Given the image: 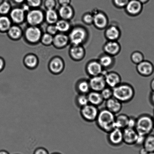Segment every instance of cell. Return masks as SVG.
<instances>
[{"instance_id": "cell-3", "label": "cell", "mask_w": 154, "mask_h": 154, "mask_svg": "<svg viewBox=\"0 0 154 154\" xmlns=\"http://www.w3.org/2000/svg\"><path fill=\"white\" fill-rule=\"evenodd\" d=\"M135 129L139 134L147 136L154 129L153 118L150 115L143 114L137 118Z\"/></svg>"}, {"instance_id": "cell-53", "label": "cell", "mask_w": 154, "mask_h": 154, "mask_svg": "<svg viewBox=\"0 0 154 154\" xmlns=\"http://www.w3.org/2000/svg\"><path fill=\"white\" fill-rule=\"evenodd\" d=\"M0 154H10L7 151L2 149L0 150Z\"/></svg>"}, {"instance_id": "cell-57", "label": "cell", "mask_w": 154, "mask_h": 154, "mask_svg": "<svg viewBox=\"0 0 154 154\" xmlns=\"http://www.w3.org/2000/svg\"><path fill=\"white\" fill-rule=\"evenodd\" d=\"M3 1H4V0H0V4H1Z\"/></svg>"}, {"instance_id": "cell-56", "label": "cell", "mask_w": 154, "mask_h": 154, "mask_svg": "<svg viewBox=\"0 0 154 154\" xmlns=\"http://www.w3.org/2000/svg\"><path fill=\"white\" fill-rule=\"evenodd\" d=\"M51 154H60L59 153H58V152H53V153H52Z\"/></svg>"}, {"instance_id": "cell-4", "label": "cell", "mask_w": 154, "mask_h": 154, "mask_svg": "<svg viewBox=\"0 0 154 154\" xmlns=\"http://www.w3.org/2000/svg\"><path fill=\"white\" fill-rule=\"evenodd\" d=\"M68 37L72 45H82L87 39L88 32L83 27H75L70 31Z\"/></svg>"}, {"instance_id": "cell-42", "label": "cell", "mask_w": 154, "mask_h": 154, "mask_svg": "<svg viewBox=\"0 0 154 154\" xmlns=\"http://www.w3.org/2000/svg\"><path fill=\"white\" fill-rule=\"evenodd\" d=\"M130 0H113L115 5L119 8H124L126 6Z\"/></svg>"}, {"instance_id": "cell-13", "label": "cell", "mask_w": 154, "mask_h": 154, "mask_svg": "<svg viewBox=\"0 0 154 154\" xmlns=\"http://www.w3.org/2000/svg\"><path fill=\"white\" fill-rule=\"evenodd\" d=\"M104 68L98 60H92L87 64L86 71L88 75L91 77L100 75L102 74Z\"/></svg>"}, {"instance_id": "cell-8", "label": "cell", "mask_w": 154, "mask_h": 154, "mask_svg": "<svg viewBox=\"0 0 154 154\" xmlns=\"http://www.w3.org/2000/svg\"><path fill=\"white\" fill-rule=\"evenodd\" d=\"M107 134V140L112 146H119L123 143L122 130L115 128Z\"/></svg>"}, {"instance_id": "cell-12", "label": "cell", "mask_w": 154, "mask_h": 154, "mask_svg": "<svg viewBox=\"0 0 154 154\" xmlns=\"http://www.w3.org/2000/svg\"><path fill=\"white\" fill-rule=\"evenodd\" d=\"M125 8V11L129 15L136 16L141 13L143 4L138 0H130Z\"/></svg>"}, {"instance_id": "cell-5", "label": "cell", "mask_w": 154, "mask_h": 154, "mask_svg": "<svg viewBox=\"0 0 154 154\" xmlns=\"http://www.w3.org/2000/svg\"><path fill=\"white\" fill-rule=\"evenodd\" d=\"M99 110L98 107L89 104L81 108L80 114L86 122H93L96 120Z\"/></svg>"}, {"instance_id": "cell-35", "label": "cell", "mask_w": 154, "mask_h": 154, "mask_svg": "<svg viewBox=\"0 0 154 154\" xmlns=\"http://www.w3.org/2000/svg\"><path fill=\"white\" fill-rule=\"evenodd\" d=\"M131 59L133 63L137 65L144 60V57L141 52L135 51L131 54Z\"/></svg>"}, {"instance_id": "cell-28", "label": "cell", "mask_w": 154, "mask_h": 154, "mask_svg": "<svg viewBox=\"0 0 154 154\" xmlns=\"http://www.w3.org/2000/svg\"><path fill=\"white\" fill-rule=\"evenodd\" d=\"M59 16L54 9L48 10L46 11L45 18L49 24H55L58 20Z\"/></svg>"}, {"instance_id": "cell-50", "label": "cell", "mask_w": 154, "mask_h": 154, "mask_svg": "<svg viewBox=\"0 0 154 154\" xmlns=\"http://www.w3.org/2000/svg\"><path fill=\"white\" fill-rule=\"evenodd\" d=\"M150 87L152 91H154V78L150 82Z\"/></svg>"}, {"instance_id": "cell-24", "label": "cell", "mask_w": 154, "mask_h": 154, "mask_svg": "<svg viewBox=\"0 0 154 154\" xmlns=\"http://www.w3.org/2000/svg\"><path fill=\"white\" fill-rule=\"evenodd\" d=\"M74 14V10L70 5L61 6L59 10V16L64 20H68L72 18Z\"/></svg>"}, {"instance_id": "cell-54", "label": "cell", "mask_w": 154, "mask_h": 154, "mask_svg": "<svg viewBox=\"0 0 154 154\" xmlns=\"http://www.w3.org/2000/svg\"><path fill=\"white\" fill-rule=\"evenodd\" d=\"M138 1L141 2L142 4H145L149 2V0H138Z\"/></svg>"}, {"instance_id": "cell-39", "label": "cell", "mask_w": 154, "mask_h": 154, "mask_svg": "<svg viewBox=\"0 0 154 154\" xmlns=\"http://www.w3.org/2000/svg\"><path fill=\"white\" fill-rule=\"evenodd\" d=\"M83 22L86 24L91 25L93 24L94 21V15L92 13H85L82 18Z\"/></svg>"}, {"instance_id": "cell-10", "label": "cell", "mask_w": 154, "mask_h": 154, "mask_svg": "<svg viewBox=\"0 0 154 154\" xmlns=\"http://www.w3.org/2000/svg\"><path fill=\"white\" fill-rule=\"evenodd\" d=\"M89 82L91 91L100 92L107 86L105 77L102 75L91 77Z\"/></svg>"}, {"instance_id": "cell-34", "label": "cell", "mask_w": 154, "mask_h": 154, "mask_svg": "<svg viewBox=\"0 0 154 154\" xmlns=\"http://www.w3.org/2000/svg\"><path fill=\"white\" fill-rule=\"evenodd\" d=\"M76 103L79 107L82 108L89 104L87 95L79 94L76 98Z\"/></svg>"}, {"instance_id": "cell-55", "label": "cell", "mask_w": 154, "mask_h": 154, "mask_svg": "<svg viewBox=\"0 0 154 154\" xmlns=\"http://www.w3.org/2000/svg\"><path fill=\"white\" fill-rule=\"evenodd\" d=\"M147 154H154V152H149Z\"/></svg>"}, {"instance_id": "cell-27", "label": "cell", "mask_w": 154, "mask_h": 154, "mask_svg": "<svg viewBox=\"0 0 154 154\" xmlns=\"http://www.w3.org/2000/svg\"><path fill=\"white\" fill-rule=\"evenodd\" d=\"M114 57L105 54L101 55L98 61L103 68H108L111 67L114 63Z\"/></svg>"}, {"instance_id": "cell-37", "label": "cell", "mask_w": 154, "mask_h": 154, "mask_svg": "<svg viewBox=\"0 0 154 154\" xmlns=\"http://www.w3.org/2000/svg\"><path fill=\"white\" fill-rule=\"evenodd\" d=\"M100 93L104 101L113 97V89L107 86L100 92Z\"/></svg>"}, {"instance_id": "cell-14", "label": "cell", "mask_w": 154, "mask_h": 154, "mask_svg": "<svg viewBox=\"0 0 154 154\" xmlns=\"http://www.w3.org/2000/svg\"><path fill=\"white\" fill-rule=\"evenodd\" d=\"M123 143L128 145L135 144L138 134L135 128H126L122 130Z\"/></svg>"}, {"instance_id": "cell-30", "label": "cell", "mask_w": 154, "mask_h": 154, "mask_svg": "<svg viewBox=\"0 0 154 154\" xmlns=\"http://www.w3.org/2000/svg\"><path fill=\"white\" fill-rule=\"evenodd\" d=\"M143 146L149 152H154V135L150 134L146 136Z\"/></svg>"}, {"instance_id": "cell-9", "label": "cell", "mask_w": 154, "mask_h": 154, "mask_svg": "<svg viewBox=\"0 0 154 154\" xmlns=\"http://www.w3.org/2000/svg\"><path fill=\"white\" fill-rule=\"evenodd\" d=\"M42 35L41 30L37 26H31L25 30V38L31 43L38 42L41 39Z\"/></svg>"}, {"instance_id": "cell-22", "label": "cell", "mask_w": 154, "mask_h": 154, "mask_svg": "<svg viewBox=\"0 0 154 154\" xmlns=\"http://www.w3.org/2000/svg\"><path fill=\"white\" fill-rule=\"evenodd\" d=\"M87 95L89 104L96 106H101L104 101L100 92L91 91Z\"/></svg>"}, {"instance_id": "cell-7", "label": "cell", "mask_w": 154, "mask_h": 154, "mask_svg": "<svg viewBox=\"0 0 154 154\" xmlns=\"http://www.w3.org/2000/svg\"><path fill=\"white\" fill-rule=\"evenodd\" d=\"M137 71L138 74L143 77H150L154 72V66L151 61L143 60L137 65Z\"/></svg>"}, {"instance_id": "cell-48", "label": "cell", "mask_w": 154, "mask_h": 154, "mask_svg": "<svg viewBox=\"0 0 154 154\" xmlns=\"http://www.w3.org/2000/svg\"><path fill=\"white\" fill-rule=\"evenodd\" d=\"M149 101L152 105L154 106V91H152L149 97Z\"/></svg>"}, {"instance_id": "cell-46", "label": "cell", "mask_w": 154, "mask_h": 154, "mask_svg": "<svg viewBox=\"0 0 154 154\" xmlns=\"http://www.w3.org/2000/svg\"><path fill=\"white\" fill-rule=\"evenodd\" d=\"M136 121H137V118L133 116H129L127 128H134L136 125Z\"/></svg>"}, {"instance_id": "cell-49", "label": "cell", "mask_w": 154, "mask_h": 154, "mask_svg": "<svg viewBox=\"0 0 154 154\" xmlns=\"http://www.w3.org/2000/svg\"><path fill=\"white\" fill-rule=\"evenodd\" d=\"M149 152L143 146L139 151V154H147Z\"/></svg>"}, {"instance_id": "cell-47", "label": "cell", "mask_w": 154, "mask_h": 154, "mask_svg": "<svg viewBox=\"0 0 154 154\" xmlns=\"http://www.w3.org/2000/svg\"><path fill=\"white\" fill-rule=\"evenodd\" d=\"M58 2L60 6L68 5H70L71 0H58Z\"/></svg>"}, {"instance_id": "cell-41", "label": "cell", "mask_w": 154, "mask_h": 154, "mask_svg": "<svg viewBox=\"0 0 154 154\" xmlns=\"http://www.w3.org/2000/svg\"><path fill=\"white\" fill-rule=\"evenodd\" d=\"M45 7L48 10L54 9L56 5V0H45Z\"/></svg>"}, {"instance_id": "cell-6", "label": "cell", "mask_w": 154, "mask_h": 154, "mask_svg": "<svg viewBox=\"0 0 154 154\" xmlns=\"http://www.w3.org/2000/svg\"><path fill=\"white\" fill-rule=\"evenodd\" d=\"M44 16L41 10L34 8L29 10L26 16L27 22L31 26H37L42 23Z\"/></svg>"}, {"instance_id": "cell-21", "label": "cell", "mask_w": 154, "mask_h": 154, "mask_svg": "<svg viewBox=\"0 0 154 154\" xmlns=\"http://www.w3.org/2000/svg\"><path fill=\"white\" fill-rule=\"evenodd\" d=\"M25 11L21 8L13 9L10 11V16L13 21L16 23H20L24 20L25 18Z\"/></svg>"}, {"instance_id": "cell-44", "label": "cell", "mask_w": 154, "mask_h": 154, "mask_svg": "<svg viewBox=\"0 0 154 154\" xmlns=\"http://www.w3.org/2000/svg\"><path fill=\"white\" fill-rule=\"evenodd\" d=\"M146 136L138 134V137H137L134 145L138 146H143Z\"/></svg>"}, {"instance_id": "cell-45", "label": "cell", "mask_w": 154, "mask_h": 154, "mask_svg": "<svg viewBox=\"0 0 154 154\" xmlns=\"http://www.w3.org/2000/svg\"><path fill=\"white\" fill-rule=\"evenodd\" d=\"M33 154H49L45 148L40 146L34 149Z\"/></svg>"}, {"instance_id": "cell-58", "label": "cell", "mask_w": 154, "mask_h": 154, "mask_svg": "<svg viewBox=\"0 0 154 154\" xmlns=\"http://www.w3.org/2000/svg\"><path fill=\"white\" fill-rule=\"evenodd\" d=\"M153 114H154V108L153 110Z\"/></svg>"}, {"instance_id": "cell-36", "label": "cell", "mask_w": 154, "mask_h": 154, "mask_svg": "<svg viewBox=\"0 0 154 154\" xmlns=\"http://www.w3.org/2000/svg\"><path fill=\"white\" fill-rule=\"evenodd\" d=\"M11 9V4L8 1H4L0 4V13L4 15L10 13Z\"/></svg>"}, {"instance_id": "cell-20", "label": "cell", "mask_w": 154, "mask_h": 154, "mask_svg": "<svg viewBox=\"0 0 154 154\" xmlns=\"http://www.w3.org/2000/svg\"><path fill=\"white\" fill-rule=\"evenodd\" d=\"M70 54L74 60H81L85 57V49L82 45H72L70 49Z\"/></svg>"}, {"instance_id": "cell-1", "label": "cell", "mask_w": 154, "mask_h": 154, "mask_svg": "<svg viewBox=\"0 0 154 154\" xmlns=\"http://www.w3.org/2000/svg\"><path fill=\"white\" fill-rule=\"evenodd\" d=\"M116 115L105 108L99 110L95 122L97 126L100 130L108 134L116 128Z\"/></svg>"}, {"instance_id": "cell-38", "label": "cell", "mask_w": 154, "mask_h": 154, "mask_svg": "<svg viewBox=\"0 0 154 154\" xmlns=\"http://www.w3.org/2000/svg\"><path fill=\"white\" fill-rule=\"evenodd\" d=\"M54 37L51 34L46 33L42 35L41 40L42 42L45 45H49L53 43Z\"/></svg>"}, {"instance_id": "cell-33", "label": "cell", "mask_w": 154, "mask_h": 154, "mask_svg": "<svg viewBox=\"0 0 154 154\" xmlns=\"http://www.w3.org/2000/svg\"><path fill=\"white\" fill-rule=\"evenodd\" d=\"M11 20L7 16H4L0 17V30L8 31L11 26Z\"/></svg>"}, {"instance_id": "cell-17", "label": "cell", "mask_w": 154, "mask_h": 154, "mask_svg": "<svg viewBox=\"0 0 154 154\" xmlns=\"http://www.w3.org/2000/svg\"><path fill=\"white\" fill-rule=\"evenodd\" d=\"M106 108L115 115L119 113L122 109V103L114 97L106 101Z\"/></svg>"}, {"instance_id": "cell-19", "label": "cell", "mask_w": 154, "mask_h": 154, "mask_svg": "<svg viewBox=\"0 0 154 154\" xmlns=\"http://www.w3.org/2000/svg\"><path fill=\"white\" fill-rule=\"evenodd\" d=\"M105 36L108 40L117 41L120 38L121 31L117 26L111 25L106 28L105 31Z\"/></svg>"}, {"instance_id": "cell-51", "label": "cell", "mask_w": 154, "mask_h": 154, "mask_svg": "<svg viewBox=\"0 0 154 154\" xmlns=\"http://www.w3.org/2000/svg\"><path fill=\"white\" fill-rule=\"evenodd\" d=\"M4 66V63L3 60L2 59H0V71L3 69Z\"/></svg>"}, {"instance_id": "cell-23", "label": "cell", "mask_w": 154, "mask_h": 154, "mask_svg": "<svg viewBox=\"0 0 154 154\" xmlns=\"http://www.w3.org/2000/svg\"><path fill=\"white\" fill-rule=\"evenodd\" d=\"M69 42L68 36L63 33L57 34L54 37L53 44L57 48H62L66 46Z\"/></svg>"}, {"instance_id": "cell-32", "label": "cell", "mask_w": 154, "mask_h": 154, "mask_svg": "<svg viewBox=\"0 0 154 154\" xmlns=\"http://www.w3.org/2000/svg\"><path fill=\"white\" fill-rule=\"evenodd\" d=\"M38 59L33 55H28L25 58L24 63L26 66L29 69H33L37 66L38 64Z\"/></svg>"}, {"instance_id": "cell-11", "label": "cell", "mask_w": 154, "mask_h": 154, "mask_svg": "<svg viewBox=\"0 0 154 154\" xmlns=\"http://www.w3.org/2000/svg\"><path fill=\"white\" fill-rule=\"evenodd\" d=\"M94 15L93 24L99 29H105L108 26V17L105 13L101 11H96L92 13Z\"/></svg>"}, {"instance_id": "cell-2", "label": "cell", "mask_w": 154, "mask_h": 154, "mask_svg": "<svg viewBox=\"0 0 154 154\" xmlns=\"http://www.w3.org/2000/svg\"><path fill=\"white\" fill-rule=\"evenodd\" d=\"M113 97L122 103L131 101L135 95V90L132 85L126 83H122L113 89Z\"/></svg>"}, {"instance_id": "cell-26", "label": "cell", "mask_w": 154, "mask_h": 154, "mask_svg": "<svg viewBox=\"0 0 154 154\" xmlns=\"http://www.w3.org/2000/svg\"><path fill=\"white\" fill-rule=\"evenodd\" d=\"M129 116L126 114H122L116 116L115 120L116 128L123 130L128 127Z\"/></svg>"}, {"instance_id": "cell-59", "label": "cell", "mask_w": 154, "mask_h": 154, "mask_svg": "<svg viewBox=\"0 0 154 154\" xmlns=\"http://www.w3.org/2000/svg\"><path fill=\"white\" fill-rule=\"evenodd\" d=\"M153 124H154V117L153 118Z\"/></svg>"}, {"instance_id": "cell-52", "label": "cell", "mask_w": 154, "mask_h": 154, "mask_svg": "<svg viewBox=\"0 0 154 154\" xmlns=\"http://www.w3.org/2000/svg\"><path fill=\"white\" fill-rule=\"evenodd\" d=\"M16 4H20L23 3L26 0H12Z\"/></svg>"}, {"instance_id": "cell-25", "label": "cell", "mask_w": 154, "mask_h": 154, "mask_svg": "<svg viewBox=\"0 0 154 154\" xmlns=\"http://www.w3.org/2000/svg\"><path fill=\"white\" fill-rule=\"evenodd\" d=\"M76 89L79 94L87 95L91 91L89 80L82 79L79 81L76 85Z\"/></svg>"}, {"instance_id": "cell-18", "label": "cell", "mask_w": 154, "mask_h": 154, "mask_svg": "<svg viewBox=\"0 0 154 154\" xmlns=\"http://www.w3.org/2000/svg\"><path fill=\"white\" fill-rule=\"evenodd\" d=\"M49 68L51 72L53 74L57 75L60 74L64 68L63 61L59 57L54 58L49 64Z\"/></svg>"}, {"instance_id": "cell-16", "label": "cell", "mask_w": 154, "mask_h": 154, "mask_svg": "<svg viewBox=\"0 0 154 154\" xmlns=\"http://www.w3.org/2000/svg\"><path fill=\"white\" fill-rule=\"evenodd\" d=\"M121 49L120 45L117 41L108 40L103 46V50L106 54L114 57L118 55Z\"/></svg>"}, {"instance_id": "cell-43", "label": "cell", "mask_w": 154, "mask_h": 154, "mask_svg": "<svg viewBox=\"0 0 154 154\" xmlns=\"http://www.w3.org/2000/svg\"><path fill=\"white\" fill-rule=\"evenodd\" d=\"M47 33L52 35H56L58 31L55 24H50L47 28Z\"/></svg>"}, {"instance_id": "cell-40", "label": "cell", "mask_w": 154, "mask_h": 154, "mask_svg": "<svg viewBox=\"0 0 154 154\" xmlns=\"http://www.w3.org/2000/svg\"><path fill=\"white\" fill-rule=\"evenodd\" d=\"M25 1L30 7L34 8H38L42 3V0H26Z\"/></svg>"}, {"instance_id": "cell-29", "label": "cell", "mask_w": 154, "mask_h": 154, "mask_svg": "<svg viewBox=\"0 0 154 154\" xmlns=\"http://www.w3.org/2000/svg\"><path fill=\"white\" fill-rule=\"evenodd\" d=\"M56 27L58 31L61 33H65L69 31L71 28V25L68 20L61 19L58 20L56 23Z\"/></svg>"}, {"instance_id": "cell-15", "label": "cell", "mask_w": 154, "mask_h": 154, "mask_svg": "<svg viewBox=\"0 0 154 154\" xmlns=\"http://www.w3.org/2000/svg\"><path fill=\"white\" fill-rule=\"evenodd\" d=\"M105 77L107 86L113 89L122 83V78L119 73L116 72H110L106 73Z\"/></svg>"}, {"instance_id": "cell-31", "label": "cell", "mask_w": 154, "mask_h": 154, "mask_svg": "<svg viewBox=\"0 0 154 154\" xmlns=\"http://www.w3.org/2000/svg\"><path fill=\"white\" fill-rule=\"evenodd\" d=\"M9 36L12 39H18L22 36V31L17 26H11L8 31Z\"/></svg>"}]
</instances>
